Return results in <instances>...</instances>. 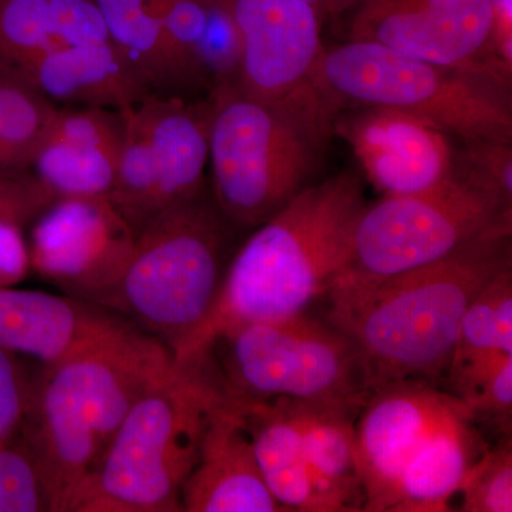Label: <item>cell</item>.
<instances>
[{"instance_id": "obj_17", "label": "cell", "mask_w": 512, "mask_h": 512, "mask_svg": "<svg viewBox=\"0 0 512 512\" xmlns=\"http://www.w3.org/2000/svg\"><path fill=\"white\" fill-rule=\"evenodd\" d=\"M187 512H285L256 463L241 417L218 393L181 493Z\"/></svg>"}, {"instance_id": "obj_25", "label": "cell", "mask_w": 512, "mask_h": 512, "mask_svg": "<svg viewBox=\"0 0 512 512\" xmlns=\"http://www.w3.org/2000/svg\"><path fill=\"white\" fill-rule=\"evenodd\" d=\"M57 110V104L19 74L0 69V147L26 170Z\"/></svg>"}, {"instance_id": "obj_11", "label": "cell", "mask_w": 512, "mask_h": 512, "mask_svg": "<svg viewBox=\"0 0 512 512\" xmlns=\"http://www.w3.org/2000/svg\"><path fill=\"white\" fill-rule=\"evenodd\" d=\"M466 412V404L440 392L436 384L403 380L373 390L355 423L363 511H389L394 488L413 454L440 426Z\"/></svg>"}, {"instance_id": "obj_29", "label": "cell", "mask_w": 512, "mask_h": 512, "mask_svg": "<svg viewBox=\"0 0 512 512\" xmlns=\"http://www.w3.org/2000/svg\"><path fill=\"white\" fill-rule=\"evenodd\" d=\"M50 512L42 474L23 439L0 443V512Z\"/></svg>"}, {"instance_id": "obj_12", "label": "cell", "mask_w": 512, "mask_h": 512, "mask_svg": "<svg viewBox=\"0 0 512 512\" xmlns=\"http://www.w3.org/2000/svg\"><path fill=\"white\" fill-rule=\"evenodd\" d=\"M20 434L36 458L50 512H72L104 451L72 360L40 367Z\"/></svg>"}, {"instance_id": "obj_30", "label": "cell", "mask_w": 512, "mask_h": 512, "mask_svg": "<svg viewBox=\"0 0 512 512\" xmlns=\"http://www.w3.org/2000/svg\"><path fill=\"white\" fill-rule=\"evenodd\" d=\"M164 29L181 92L201 90L198 79V53L207 6L204 0H173L164 10Z\"/></svg>"}, {"instance_id": "obj_32", "label": "cell", "mask_w": 512, "mask_h": 512, "mask_svg": "<svg viewBox=\"0 0 512 512\" xmlns=\"http://www.w3.org/2000/svg\"><path fill=\"white\" fill-rule=\"evenodd\" d=\"M37 372L23 357L0 349V443L15 439L28 416Z\"/></svg>"}, {"instance_id": "obj_34", "label": "cell", "mask_w": 512, "mask_h": 512, "mask_svg": "<svg viewBox=\"0 0 512 512\" xmlns=\"http://www.w3.org/2000/svg\"><path fill=\"white\" fill-rule=\"evenodd\" d=\"M52 200L30 171L0 177V221L26 228Z\"/></svg>"}, {"instance_id": "obj_9", "label": "cell", "mask_w": 512, "mask_h": 512, "mask_svg": "<svg viewBox=\"0 0 512 512\" xmlns=\"http://www.w3.org/2000/svg\"><path fill=\"white\" fill-rule=\"evenodd\" d=\"M29 225L30 271L66 295L104 308L136 242L110 198H56Z\"/></svg>"}, {"instance_id": "obj_35", "label": "cell", "mask_w": 512, "mask_h": 512, "mask_svg": "<svg viewBox=\"0 0 512 512\" xmlns=\"http://www.w3.org/2000/svg\"><path fill=\"white\" fill-rule=\"evenodd\" d=\"M25 227L0 221V288L16 286L29 274V252Z\"/></svg>"}, {"instance_id": "obj_13", "label": "cell", "mask_w": 512, "mask_h": 512, "mask_svg": "<svg viewBox=\"0 0 512 512\" xmlns=\"http://www.w3.org/2000/svg\"><path fill=\"white\" fill-rule=\"evenodd\" d=\"M239 37L238 92L271 101L311 82L325 46L319 13L305 0H217Z\"/></svg>"}, {"instance_id": "obj_38", "label": "cell", "mask_w": 512, "mask_h": 512, "mask_svg": "<svg viewBox=\"0 0 512 512\" xmlns=\"http://www.w3.org/2000/svg\"><path fill=\"white\" fill-rule=\"evenodd\" d=\"M163 2L165 3V5H170V3L173 2V0H163Z\"/></svg>"}, {"instance_id": "obj_21", "label": "cell", "mask_w": 512, "mask_h": 512, "mask_svg": "<svg viewBox=\"0 0 512 512\" xmlns=\"http://www.w3.org/2000/svg\"><path fill=\"white\" fill-rule=\"evenodd\" d=\"M365 402L295 404L318 512L363 511L355 423Z\"/></svg>"}, {"instance_id": "obj_19", "label": "cell", "mask_w": 512, "mask_h": 512, "mask_svg": "<svg viewBox=\"0 0 512 512\" xmlns=\"http://www.w3.org/2000/svg\"><path fill=\"white\" fill-rule=\"evenodd\" d=\"M131 111L146 137L156 174L158 214L201 194L210 163V97L187 101L150 94Z\"/></svg>"}, {"instance_id": "obj_36", "label": "cell", "mask_w": 512, "mask_h": 512, "mask_svg": "<svg viewBox=\"0 0 512 512\" xmlns=\"http://www.w3.org/2000/svg\"><path fill=\"white\" fill-rule=\"evenodd\" d=\"M319 13L320 18H336L343 13L353 12L365 0H305Z\"/></svg>"}, {"instance_id": "obj_20", "label": "cell", "mask_w": 512, "mask_h": 512, "mask_svg": "<svg viewBox=\"0 0 512 512\" xmlns=\"http://www.w3.org/2000/svg\"><path fill=\"white\" fill-rule=\"evenodd\" d=\"M13 73L66 107L123 111L150 96L110 39L55 47Z\"/></svg>"}, {"instance_id": "obj_37", "label": "cell", "mask_w": 512, "mask_h": 512, "mask_svg": "<svg viewBox=\"0 0 512 512\" xmlns=\"http://www.w3.org/2000/svg\"><path fill=\"white\" fill-rule=\"evenodd\" d=\"M28 171L0 147V177H10V175L28 173Z\"/></svg>"}, {"instance_id": "obj_4", "label": "cell", "mask_w": 512, "mask_h": 512, "mask_svg": "<svg viewBox=\"0 0 512 512\" xmlns=\"http://www.w3.org/2000/svg\"><path fill=\"white\" fill-rule=\"evenodd\" d=\"M232 228L208 188L160 212L137 232L104 308L177 355L217 302L231 259Z\"/></svg>"}, {"instance_id": "obj_28", "label": "cell", "mask_w": 512, "mask_h": 512, "mask_svg": "<svg viewBox=\"0 0 512 512\" xmlns=\"http://www.w3.org/2000/svg\"><path fill=\"white\" fill-rule=\"evenodd\" d=\"M458 493L463 494L461 511H512L511 436H501L494 447L485 448L468 468Z\"/></svg>"}, {"instance_id": "obj_27", "label": "cell", "mask_w": 512, "mask_h": 512, "mask_svg": "<svg viewBox=\"0 0 512 512\" xmlns=\"http://www.w3.org/2000/svg\"><path fill=\"white\" fill-rule=\"evenodd\" d=\"M204 2L207 6V23L198 53L201 90H207L208 97L232 90L238 92L241 49L237 28L227 10L217 0Z\"/></svg>"}, {"instance_id": "obj_16", "label": "cell", "mask_w": 512, "mask_h": 512, "mask_svg": "<svg viewBox=\"0 0 512 512\" xmlns=\"http://www.w3.org/2000/svg\"><path fill=\"white\" fill-rule=\"evenodd\" d=\"M126 322L66 293L0 288V349L36 360L40 367L62 365Z\"/></svg>"}, {"instance_id": "obj_24", "label": "cell", "mask_w": 512, "mask_h": 512, "mask_svg": "<svg viewBox=\"0 0 512 512\" xmlns=\"http://www.w3.org/2000/svg\"><path fill=\"white\" fill-rule=\"evenodd\" d=\"M110 42L151 96L181 97L164 29L163 0H94Z\"/></svg>"}, {"instance_id": "obj_6", "label": "cell", "mask_w": 512, "mask_h": 512, "mask_svg": "<svg viewBox=\"0 0 512 512\" xmlns=\"http://www.w3.org/2000/svg\"><path fill=\"white\" fill-rule=\"evenodd\" d=\"M217 397L200 363H175L121 421L72 512L183 511L181 493Z\"/></svg>"}, {"instance_id": "obj_2", "label": "cell", "mask_w": 512, "mask_h": 512, "mask_svg": "<svg viewBox=\"0 0 512 512\" xmlns=\"http://www.w3.org/2000/svg\"><path fill=\"white\" fill-rule=\"evenodd\" d=\"M366 205L359 175L343 171L309 185L254 228L229 259L210 315L174 362H197L212 339L232 326L308 311L348 262Z\"/></svg>"}, {"instance_id": "obj_8", "label": "cell", "mask_w": 512, "mask_h": 512, "mask_svg": "<svg viewBox=\"0 0 512 512\" xmlns=\"http://www.w3.org/2000/svg\"><path fill=\"white\" fill-rule=\"evenodd\" d=\"M504 224H512V208L476 187L456 165L436 187L383 195L366 205L348 262L329 289L383 281L433 264Z\"/></svg>"}, {"instance_id": "obj_33", "label": "cell", "mask_w": 512, "mask_h": 512, "mask_svg": "<svg viewBox=\"0 0 512 512\" xmlns=\"http://www.w3.org/2000/svg\"><path fill=\"white\" fill-rule=\"evenodd\" d=\"M464 404L474 419L484 416L501 436H511L512 355L503 357L495 365Z\"/></svg>"}, {"instance_id": "obj_26", "label": "cell", "mask_w": 512, "mask_h": 512, "mask_svg": "<svg viewBox=\"0 0 512 512\" xmlns=\"http://www.w3.org/2000/svg\"><path fill=\"white\" fill-rule=\"evenodd\" d=\"M59 46L67 43L53 0H0V69L16 72Z\"/></svg>"}, {"instance_id": "obj_10", "label": "cell", "mask_w": 512, "mask_h": 512, "mask_svg": "<svg viewBox=\"0 0 512 512\" xmlns=\"http://www.w3.org/2000/svg\"><path fill=\"white\" fill-rule=\"evenodd\" d=\"M353 12L349 39L441 66L511 74L498 50L493 0H365Z\"/></svg>"}, {"instance_id": "obj_3", "label": "cell", "mask_w": 512, "mask_h": 512, "mask_svg": "<svg viewBox=\"0 0 512 512\" xmlns=\"http://www.w3.org/2000/svg\"><path fill=\"white\" fill-rule=\"evenodd\" d=\"M210 99L212 198L234 227L256 228L312 185L340 110L312 80L271 101Z\"/></svg>"}, {"instance_id": "obj_15", "label": "cell", "mask_w": 512, "mask_h": 512, "mask_svg": "<svg viewBox=\"0 0 512 512\" xmlns=\"http://www.w3.org/2000/svg\"><path fill=\"white\" fill-rule=\"evenodd\" d=\"M123 111L59 107L29 171L56 198L109 197L123 150Z\"/></svg>"}, {"instance_id": "obj_18", "label": "cell", "mask_w": 512, "mask_h": 512, "mask_svg": "<svg viewBox=\"0 0 512 512\" xmlns=\"http://www.w3.org/2000/svg\"><path fill=\"white\" fill-rule=\"evenodd\" d=\"M70 360L104 448L134 404L163 383L175 366L165 343L130 322Z\"/></svg>"}, {"instance_id": "obj_14", "label": "cell", "mask_w": 512, "mask_h": 512, "mask_svg": "<svg viewBox=\"0 0 512 512\" xmlns=\"http://www.w3.org/2000/svg\"><path fill=\"white\" fill-rule=\"evenodd\" d=\"M336 134L349 143L367 180L383 195L426 191L456 171L457 138L406 111L342 110L336 116Z\"/></svg>"}, {"instance_id": "obj_31", "label": "cell", "mask_w": 512, "mask_h": 512, "mask_svg": "<svg viewBox=\"0 0 512 512\" xmlns=\"http://www.w3.org/2000/svg\"><path fill=\"white\" fill-rule=\"evenodd\" d=\"M512 143L461 141L457 165L476 187L512 208Z\"/></svg>"}, {"instance_id": "obj_1", "label": "cell", "mask_w": 512, "mask_h": 512, "mask_svg": "<svg viewBox=\"0 0 512 512\" xmlns=\"http://www.w3.org/2000/svg\"><path fill=\"white\" fill-rule=\"evenodd\" d=\"M511 265L512 224H504L406 274L330 288L326 319L355 343L370 393L403 380L436 384L468 306Z\"/></svg>"}, {"instance_id": "obj_23", "label": "cell", "mask_w": 512, "mask_h": 512, "mask_svg": "<svg viewBox=\"0 0 512 512\" xmlns=\"http://www.w3.org/2000/svg\"><path fill=\"white\" fill-rule=\"evenodd\" d=\"M466 412L448 420L424 441L403 468L387 512H443L460 490L483 443Z\"/></svg>"}, {"instance_id": "obj_5", "label": "cell", "mask_w": 512, "mask_h": 512, "mask_svg": "<svg viewBox=\"0 0 512 512\" xmlns=\"http://www.w3.org/2000/svg\"><path fill=\"white\" fill-rule=\"evenodd\" d=\"M312 82L340 111L389 107L458 141L512 143L511 74L424 62L370 40L325 47Z\"/></svg>"}, {"instance_id": "obj_22", "label": "cell", "mask_w": 512, "mask_h": 512, "mask_svg": "<svg viewBox=\"0 0 512 512\" xmlns=\"http://www.w3.org/2000/svg\"><path fill=\"white\" fill-rule=\"evenodd\" d=\"M227 400L241 417L266 487L285 511L318 512L303 433L289 400Z\"/></svg>"}, {"instance_id": "obj_7", "label": "cell", "mask_w": 512, "mask_h": 512, "mask_svg": "<svg viewBox=\"0 0 512 512\" xmlns=\"http://www.w3.org/2000/svg\"><path fill=\"white\" fill-rule=\"evenodd\" d=\"M198 362L221 396L232 400L338 403L370 396L353 340L306 312L222 330Z\"/></svg>"}]
</instances>
